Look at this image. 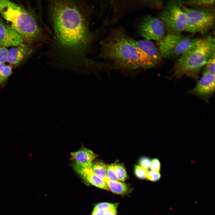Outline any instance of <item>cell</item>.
Returning a JSON list of instances; mask_svg holds the SVG:
<instances>
[{
	"instance_id": "6da1fadb",
	"label": "cell",
	"mask_w": 215,
	"mask_h": 215,
	"mask_svg": "<svg viewBox=\"0 0 215 215\" xmlns=\"http://www.w3.org/2000/svg\"><path fill=\"white\" fill-rule=\"evenodd\" d=\"M48 6L53 36L46 53L52 65L77 72L97 67V63L87 56L94 33L89 28L85 4L54 0Z\"/></svg>"
},
{
	"instance_id": "7a4b0ae2",
	"label": "cell",
	"mask_w": 215,
	"mask_h": 215,
	"mask_svg": "<svg viewBox=\"0 0 215 215\" xmlns=\"http://www.w3.org/2000/svg\"><path fill=\"white\" fill-rule=\"evenodd\" d=\"M100 56L118 66L130 70L144 68L143 61L134 39L124 32L116 30L101 43Z\"/></svg>"
},
{
	"instance_id": "3957f363",
	"label": "cell",
	"mask_w": 215,
	"mask_h": 215,
	"mask_svg": "<svg viewBox=\"0 0 215 215\" xmlns=\"http://www.w3.org/2000/svg\"><path fill=\"white\" fill-rule=\"evenodd\" d=\"M0 14L24 39L31 42L47 41L34 15L19 5L8 0H0Z\"/></svg>"
},
{
	"instance_id": "277c9868",
	"label": "cell",
	"mask_w": 215,
	"mask_h": 215,
	"mask_svg": "<svg viewBox=\"0 0 215 215\" xmlns=\"http://www.w3.org/2000/svg\"><path fill=\"white\" fill-rule=\"evenodd\" d=\"M215 38L211 35L201 38L191 49L177 59L173 68V76L179 78L185 76L198 78L209 57L215 51Z\"/></svg>"
},
{
	"instance_id": "5b68a950",
	"label": "cell",
	"mask_w": 215,
	"mask_h": 215,
	"mask_svg": "<svg viewBox=\"0 0 215 215\" xmlns=\"http://www.w3.org/2000/svg\"><path fill=\"white\" fill-rule=\"evenodd\" d=\"M201 38H193L181 33L170 32L159 43L158 50L162 57L172 59L179 57L193 47Z\"/></svg>"
},
{
	"instance_id": "8992f818",
	"label": "cell",
	"mask_w": 215,
	"mask_h": 215,
	"mask_svg": "<svg viewBox=\"0 0 215 215\" xmlns=\"http://www.w3.org/2000/svg\"><path fill=\"white\" fill-rule=\"evenodd\" d=\"M182 8L187 18L185 31L205 35L212 28L214 23L215 13L211 8H194L183 5Z\"/></svg>"
},
{
	"instance_id": "52a82bcc",
	"label": "cell",
	"mask_w": 215,
	"mask_h": 215,
	"mask_svg": "<svg viewBox=\"0 0 215 215\" xmlns=\"http://www.w3.org/2000/svg\"><path fill=\"white\" fill-rule=\"evenodd\" d=\"M180 0L168 2L160 13V20L170 32L181 33L185 30L187 16L182 8Z\"/></svg>"
},
{
	"instance_id": "ba28073f",
	"label": "cell",
	"mask_w": 215,
	"mask_h": 215,
	"mask_svg": "<svg viewBox=\"0 0 215 215\" xmlns=\"http://www.w3.org/2000/svg\"><path fill=\"white\" fill-rule=\"evenodd\" d=\"M164 25L159 19L150 15L144 17L139 27V33L145 39L160 41L165 36Z\"/></svg>"
},
{
	"instance_id": "9c48e42d",
	"label": "cell",
	"mask_w": 215,
	"mask_h": 215,
	"mask_svg": "<svg viewBox=\"0 0 215 215\" xmlns=\"http://www.w3.org/2000/svg\"><path fill=\"white\" fill-rule=\"evenodd\" d=\"M215 91V75L204 70L196 86L188 91L207 101Z\"/></svg>"
},
{
	"instance_id": "30bf717a",
	"label": "cell",
	"mask_w": 215,
	"mask_h": 215,
	"mask_svg": "<svg viewBox=\"0 0 215 215\" xmlns=\"http://www.w3.org/2000/svg\"><path fill=\"white\" fill-rule=\"evenodd\" d=\"M134 42L150 68L156 66L160 63L162 57L158 49L151 41L145 39L134 40Z\"/></svg>"
},
{
	"instance_id": "8fae6325",
	"label": "cell",
	"mask_w": 215,
	"mask_h": 215,
	"mask_svg": "<svg viewBox=\"0 0 215 215\" xmlns=\"http://www.w3.org/2000/svg\"><path fill=\"white\" fill-rule=\"evenodd\" d=\"M23 38L0 18V46L4 47L16 46L22 43Z\"/></svg>"
},
{
	"instance_id": "7c38bea8",
	"label": "cell",
	"mask_w": 215,
	"mask_h": 215,
	"mask_svg": "<svg viewBox=\"0 0 215 215\" xmlns=\"http://www.w3.org/2000/svg\"><path fill=\"white\" fill-rule=\"evenodd\" d=\"M91 166H83L74 163L73 165L74 169L86 182L98 188L109 190L106 182L94 173Z\"/></svg>"
},
{
	"instance_id": "4fadbf2b",
	"label": "cell",
	"mask_w": 215,
	"mask_h": 215,
	"mask_svg": "<svg viewBox=\"0 0 215 215\" xmlns=\"http://www.w3.org/2000/svg\"><path fill=\"white\" fill-rule=\"evenodd\" d=\"M33 52L32 47L20 44L8 50L6 61L11 64L19 65L28 57Z\"/></svg>"
},
{
	"instance_id": "5bb4252c",
	"label": "cell",
	"mask_w": 215,
	"mask_h": 215,
	"mask_svg": "<svg viewBox=\"0 0 215 215\" xmlns=\"http://www.w3.org/2000/svg\"><path fill=\"white\" fill-rule=\"evenodd\" d=\"M71 159L75 164L83 166H91L97 155L92 150L84 147L70 153Z\"/></svg>"
},
{
	"instance_id": "9a60e30c",
	"label": "cell",
	"mask_w": 215,
	"mask_h": 215,
	"mask_svg": "<svg viewBox=\"0 0 215 215\" xmlns=\"http://www.w3.org/2000/svg\"><path fill=\"white\" fill-rule=\"evenodd\" d=\"M182 5L194 8H211L215 5L214 0H180Z\"/></svg>"
},
{
	"instance_id": "2e32d148",
	"label": "cell",
	"mask_w": 215,
	"mask_h": 215,
	"mask_svg": "<svg viewBox=\"0 0 215 215\" xmlns=\"http://www.w3.org/2000/svg\"><path fill=\"white\" fill-rule=\"evenodd\" d=\"M107 166L102 162L97 161L93 162L91 167L94 173L105 182L108 179L107 174Z\"/></svg>"
},
{
	"instance_id": "e0dca14e",
	"label": "cell",
	"mask_w": 215,
	"mask_h": 215,
	"mask_svg": "<svg viewBox=\"0 0 215 215\" xmlns=\"http://www.w3.org/2000/svg\"><path fill=\"white\" fill-rule=\"evenodd\" d=\"M109 190L114 194H123L126 193L128 190L126 184L119 181L112 182L109 179L105 181Z\"/></svg>"
},
{
	"instance_id": "ac0fdd59",
	"label": "cell",
	"mask_w": 215,
	"mask_h": 215,
	"mask_svg": "<svg viewBox=\"0 0 215 215\" xmlns=\"http://www.w3.org/2000/svg\"><path fill=\"white\" fill-rule=\"evenodd\" d=\"M12 73V67L4 63L0 64V84L4 83Z\"/></svg>"
},
{
	"instance_id": "d6986e66",
	"label": "cell",
	"mask_w": 215,
	"mask_h": 215,
	"mask_svg": "<svg viewBox=\"0 0 215 215\" xmlns=\"http://www.w3.org/2000/svg\"><path fill=\"white\" fill-rule=\"evenodd\" d=\"M115 172L119 180L122 182L125 181L127 178V175L125 169L122 164H113Z\"/></svg>"
},
{
	"instance_id": "ffe728a7",
	"label": "cell",
	"mask_w": 215,
	"mask_h": 215,
	"mask_svg": "<svg viewBox=\"0 0 215 215\" xmlns=\"http://www.w3.org/2000/svg\"><path fill=\"white\" fill-rule=\"evenodd\" d=\"M117 204L108 202H102L96 205L93 210L96 211L103 214L111 209L116 208Z\"/></svg>"
},
{
	"instance_id": "44dd1931",
	"label": "cell",
	"mask_w": 215,
	"mask_h": 215,
	"mask_svg": "<svg viewBox=\"0 0 215 215\" xmlns=\"http://www.w3.org/2000/svg\"><path fill=\"white\" fill-rule=\"evenodd\" d=\"M215 53L214 51L209 57L204 70L214 75H215Z\"/></svg>"
},
{
	"instance_id": "7402d4cb",
	"label": "cell",
	"mask_w": 215,
	"mask_h": 215,
	"mask_svg": "<svg viewBox=\"0 0 215 215\" xmlns=\"http://www.w3.org/2000/svg\"><path fill=\"white\" fill-rule=\"evenodd\" d=\"M107 174L108 178L110 181L112 182L119 181L115 172L113 164L108 165Z\"/></svg>"
},
{
	"instance_id": "603a6c76",
	"label": "cell",
	"mask_w": 215,
	"mask_h": 215,
	"mask_svg": "<svg viewBox=\"0 0 215 215\" xmlns=\"http://www.w3.org/2000/svg\"><path fill=\"white\" fill-rule=\"evenodd\" d=\"M148 171L139 165H136L134 168V173L139 178L144 179L146 178L147 172Z\"/></svg>"
},
{
	"instance_id": "cb8c5ba5",
	"label": "cell",
	"mask_w": 215,
	"mask_h": 215,
	"mask_svg": "<svg viewBox=\"0 0 215 215\" xmlns=\"http://www.w3.org/2000/svg\"><path fill=\"white\" fill-rule=\"evenodd\" d=\"M161 176L159 172L153 171H148L146 175V178L153 182L158 180L161 178Z\"/></svg>"
},
{
	"instance_id": "d4e9b609",
	"label": "cell",
	"mask_w": 215,
	"mask_h": 215,
	"mask_svg": "<svg viewBox=\"0 0 215 215\" xmlns=\"http://www.w3.org/2000/svg\"><path fill=\"white\" fill-rule=\"evenodd\" d=\"M151 161L148 158L143 157L141 158L139 160V163L140 166L148 171L150 168Z\"/></svg>"
},
{
	"instance_id": "484cf974",
	"label": "cell",
	"mask_w": 215,
	"mask_h": 215,
	"mask_svg": "<svg viewBox=\"0 0 215 215\" xmlns=\"http://www.w3.org/2000/svg\"><path fill=\"white\" fill-rule=\"evenodd\" d=\"M8 51L5 47L0 46V64L6 62Z\"/></svg>"
},
{
	"instance_id": "4316f807",
	"label": "cell",
	"mask_w": 215,
	"mask_h": 215,
	"mask_svg": "<svg viewBox=\"0 0 215 215\" xmlns=\"http://www.w3.org/2000/svg\"><path fill=\"white\" fill-rule=\"evenodd\" d=\"M150 168L151 171L159 172L160 169V163L157 159H154L151 162Z\"/></svg>"
},
{
	"instance_id": "83f0119b",
	"label": "cell",
	"mask_w": 215,
	"mask_h": 215,
	"mask_svg": "<svg viewBox=\"0 0 215 215\" xmlns=\"http://www.w3.org/2000/svg\"><path fill=\"white\" fill-rule=\"evenodd\" d=\"M103 215H117L116 208L112 209L108 211L104 214Z\"/></svg>"
},
{
	"instance_id": "f1b7e54d",
	"label": "cell",
	"mask_w": 215,
	"mask_h": 215,
	"mask_svg": "<svg viewBox=\"0 0 215 215\" xmlns=\"http://www.w3.org/2000/svg\"><path fill=\"white\" fill-rule=\"evenodd\" d=\"M91 215H103V214L96 211L93 210Z\"/></svg>"
}]
</instances>
